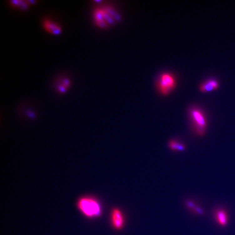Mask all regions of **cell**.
<instances>
[{
    "label": "cell",
    "mask_w": 235,
    "mask_h": 235,
    "mask_svg": "<svg viewBox=\"0 0 235 235\" xmlns=\"http://www.w3.org/2000/svg\"><path fill=\"white\" fill-rule=\"evenodd\" d=\"M59 84L64 86V87L67 88V89H68L70 86V79H68V78H64V79H62V81L60 82V83Z\"/></svg>",
    "instance_id": "obj_12"
},
{
    "label": "cell",
    "mask_w": 235,
    "mask_h": 235,
    "mask_svg": "<svg viewBox=\"0 0 235 235\" xmlns=\"http://www.w3.org/2000/svg\"><path fill=\"white\" fill-rule=\"evenodd\" d=\"M57 89L60 93H65V92H67V88L64 87V86H63V85L59 84L57 87Z\"/></svg>",
    "instance_id": "obj_13"
},
{
    "label": "cell",
    "mask_w": 235,
    "mask_h": 235,
    "mask_svg": "<svg viewBox=\"0 0 235 235\" xmlns=\"http://www.w3.org/2000/svg\"><path fill=\"white\" fill-rule=\"evenodd\" d=\"M177 84L175 75L170 73H164L158 77L156 87L158 92L163 96H167L174 90Z\"/></svg>",
    "instance_id": "obj_2"
},
{
    "label": "cell",
    "mask_w": 235,
    "mask_h": 235,
    "mask_svg": "<svg viewBox=\"0 0 235 235\" xmlns=\"http://www.w3.org/2000/svg\"><path fill=\"white\" fill-rule=\"evenodd\" d=\"M26 1H27V3H28L29 5L34 4L36 2H37L36 0H26Z\"/></svg>",
    "instance_id": "obj_15"
},
{
    "label": "cell",
    "mask_w": 235,
    "mask_h": 235,
    "mask_svg": "<svg viewBox=\"0 0 235 235\" xmlns=\"http://www.w3.org/2000/svg\"><path fill=\"white\" fill-rule=\"evenodd\" d=\"M42 23L44 29L50 33L56 35L59 34L62 31L60 25L48 18H45Z\"/></svg>",
    "instance_id": "obj_5"
},
{
    "label": "cell",
    "mask_w": 235,
    "mask_h": 235,
    "mask_svg": "<svg viewBox=\"0 0 235 235\" xmlns=\"http://www.w3.org/2000/svg\"><path fill=\"white\" fill-rule=\"evenodd\" d=\"M214 217L217 222L219 225L222 227L227 226L228 223L229 217L226 211L223 209L217 210L215 212Z\"/></svg>",
    "instance_id": "obj_7"
},
{
    "label": "cell",
    "mask_w": 235,
    "mask_h": 235,
    "mask_svg": "<svg viewBox=\"0 0 235 235\" xmlns=\"http://www.w3.org/2000/svg\"><path fill=\"white\" fill-rule=\"evenodd\" d=\"M94 18L96 25L101 28H106L108 26V23L104 19L102 8H96L94 12Z\"/></svg>",
    "instance_id": "obj_8"
},
{
    "label": "cell",
    "mask_w": 235,
    "mask_h": 235,
    "mask_svg": "<svg viewBox=\"0 0 235 235\" xmlns=\"http://www.w3.org/2000/svg\"><path fill=\"white\" fill-rule=\"evenodd\" d=\"M29 6V4L27 3L26 0H19V6L18 8L22 10H26Z\"/></svg>",
    "instance_id": "obj_11"
},
{
    "label": "cell",
    "mask_w": 235,
    "mask_h": 235,
    "mask_svg": "<svg viewBox=\"0 0 235 235\" xmlns=\"http://www.w3.org/2000/svg\"><path fill=\"white\" fill-rule=\"evenodd\" d=\"M189 115L196 133L198 135H204L207 126V120L204 112L198 107H193L189 110Z\"/></svg>",
    "instance_id": "obj_3"
},
{
    "label": "cell",
    "mask_w": 235,
    "mask_h": 235,
    "mask_svg": "<svg viewBox=\"0 0 235 235\" xmlns=\"http://www.w3.org/2000/svg\"><path fill=\"white\" fill-rule=\"evenodd\" d=\"M218 82L214 79H210L202 83L199 90L202 93H208L214 91L219 88Z\"/></svg>",
    "instance_id": "obj_6"
},
{
    "label": "cell",
    "mask_w": 235,
    "mask_h": 235,
    "mask_svg": "<svg viewBox=\"0 0 235 235\" xmlns=\"http://www.w3.org/2000/svg\"><path fill=\"white\" fill-rule=\"evenodd\" d=\"M168 146L171 150L175 151H182L186 150V146L180 141L175 140H171L169 141Z\"/></svg>",
    "instance_id": "obj_9"
},
{
    "label": "cell",
    "mask_w": 235,
    "mask_h": 235,
    "mask_svg": "<svg viewBox=\"0 0 235 235\" xmlns=\"http://www.w3.org/2000/svg\"><path fill=\"white\" fill-rule=\"evenodd\" d=\"M76 206L79 212L88 218H96L101 217L102 208L100 202L92 196H83L78 199Z\"/></svg>",
    "instance_id": "obj_1"
},
{
    "label": "cell",
    "mask_w": 235,
    "mask_h": 235,
    "mask_svg": "<svg viewBox=\"0 0 235 235\" xmlns=\"http://www.w3.org/2000/svg\"><path fill=\"white\" fill-rule=\"evenodd\" d=\"M110 222L113 227L117 230L123 229L125 223V218L123 211L119 208H113L110 212Z\"/></svg>",
    "instance_id": "obj_4"
},
{
    "label": "cell",
    "mask_w": 235,
    "mask_h": 235,
    "mask_svg": "<svg viewBox=\"0 0 235 235\" xmlns=\"http://www.w3.org/2000/svg\"><path fill=\"white\" fill-rule=\"evenodd\" d=\"M19 0H11L9 1V3L14 8H18L19 6Z\"/></svg>",
    "instance_id": "obj_14"
},
{
    "label": "cell",
    "mask_w": 235,
    "mask_h": 235,
    "mask_svg": "<svg viewBox=\"0 0 235 235\" xmlns=\"http://www.w3.org/2000/svg\"><path fill=\"white\" fill-rule=\"evenodd\" d=\"M186 205L187 206L188 208L193 211L197 214H199V215H203L205 214L204 211L192 201H187L186 202Z\"/></svg>",
    "instance_id": "obj_10"
}]
</instances>
